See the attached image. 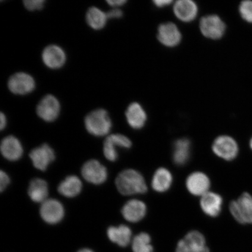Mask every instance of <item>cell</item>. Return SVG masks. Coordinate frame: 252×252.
Returning a JSON list of instances; mask_svg holds the SVG:
<instances>
[{"instance_id":"6da1fadb","label":"cell","mask_w":252,"mask_h":252,"mask_svg":"<svg viewBox=\"0 0 252 252\" xmlns=\"http://www.w3.org/2000/svg\"><path fill=\"white\" fill-rule=\"evenodd\" d=\"M115 183L118 191L125 196L144 194L147 191L143 176L134 169H126L120 173Z\"/></svg>"},{"instance_id":"7a4b0ae2","label":"cell","mask_w":252,"mask_h":252,"mask_svg":"<svg viewBox=\"0 0 252 252\" xmlns=\"http://www.w3.org/2000/svg\"><path fill=\"white\" fill-rule=\"evenodd\" d=\"M85 126L88 133L94 136L108 134L112 128V121L108 112L103 109L94 110L85 119Z\"/></svg>"},{"instance_id":"3957f363","label":"cell","mask_w":252,"mask_h":252,"mask_svg":"<svg viewBox=\"0 0 252 252\" xmlns=\"http://www.w3.org/2000/svg\"><path fill=\"white\" fill-rule=\"evenodd\" d=\"M199 29L202 35L207 39L216 40L221 39L226 32V25L218 15L204 16L199 23Z\"/></svg>"},{"instance_id":"277c9868","label":"cell","mask_w":252,"mask_h":252,"mask_svg":"<svg viewBox=\"0 0 252 252\" xmlns=\"http://www.w3.org/2000/svg\"><path fill=\"white\" fill-rule=\"evenodd\" d=\"M229 210L234 218L242 224L252 223V196L242 194L238 200L231 201Z\"/></svg>"},{"instance_id":"5b68a950","label":"cell","mask_w":252,"mask_h":252,"mask_svg":"<svg viewBox=\"0 0 252 252\" xmlns=\"http://www.w3.org/2000/svg\"><path fill=\"white\" fill-rule=\"evenodd\" d=\"M212 150L217 156L226 160L234 159L239 151L236 141L229 135H220L216 138L212 145Z\"/></svg>"},{"instance_id":"8992f818","label":"cell","mask_w":252,"mask_h":252,"mask_svg":"<svg viewBox=\"0 0 252 252\" xmlns=\"http://www.w3.org/2000/svg\"><path fill=\"white\" fill-rule=\"evenodd\" d=\"M157 39L163 46L169 48L178 46L182 42L181 31L175 24L166 22L159 25Z\"/></svg>"},{"instance_id":"52a82bcc","label":"cell","mask_w":252,"mask_h":252,"mask_svg":"<svg viewBox=\"0 0 252 252\" xmlns=\"http://www.w3.org/2000/svg\"><path fill=\"white\" fill-rule=\"evenodd\" d=\"M176 252H210L206 239L201 232L192 231L179 241Z\"/></svg>"},{"instance_id":"ba28073f","label":"cell","mask_w":252,"mask_h":252,"mask_svg":"<svg viewBox=\"0 0 252 252\" xmlns=\"http://www.w3.org/2000/svg\"><path fill=\"white\" fill-rule=\"evenodd\" d=\"M131 141L127 137L121 134H113L107 137L103 144V154L106 158L114 162L118 158L117 148L130 149Z\"/></svg>"},{"instance_id":"9c48e42d","label":"cell","mask_w":252,"mask_h":252,"mask_svg":"<svg viewBox=\"0 0 252 252\" xmlns=\"http://www.w3.org/2000/svg\"><path fill=\"white\" fill-rule=\"evenodd\" d=\"M81 174L86 180L94 185L103 184L108 178V172L98 160L91 159L84 163Z\"/></svg>"},{"instance_id":"30bf717a","label":"cell","mask_w":252,"mask_h":252,"mask_svg":"<svg viewBox=\"0 0 252 252\" xmlns=\"http://www.w3.org/2000/svg\"><path fill=\"white\" fill-rule=\"evenodd\" d=\"M61 112V104L52 94L43 97L37 105L36 112L39 117L47 122L55 121Z\"/></svg>"},{"instance_id":"8fae6325","label":"cell","mask_w":252,"mask_h":252,"mask_svg":"<svg viewBox=\"0 0 252 252\" xmlns=\"http://www.w3.org/2000/svg\"><path fill=\"white\" fill-rule=\"evenodd\" d=\"M64 208L56 199H47L42 203L40 209L41 217L49 224H56L61 221L64 216Z\"/></svg>"},{"instance_id":"7c38bea8","label":"cell","mask_w":252,"mask_h":252,"mask_svg":"<svg viewBox=\"0 0 252 252\" xmlns=\"http://www.w3.org/2000/svg\"><path fill=\"white\" fill-rule=\"evenodd\" d=\"M8 86L11 93L24 95L32 92L35 88V81L30 74L18 72L9 78Z\"/></svg>"},{"instance_id":"4fadbf2b","label":"cell","mask_w":252,"mask_h":252,"mask_svg":"<svg viewBox=\"0 0 252 252\" xmlns=\"http://www.w3.org/2000/svg\"><path fill=\"white\" fill-rule=\"evenodd\" d=\"M173 11L176 18L184 23H190L198 14L197 3L192 0H178L173 2Z\"/></svg>"},{"instance_id":"5bb4252c","label":"cell","mask_w":252,"mask_h":252,"mask_svg":"<svg viewBox=\"0 0 252 252\" xmlns=\"http://www.w3.org/2000/svg\"><path fill=\"white\" fill-rule=\"evenodd\" d=\"M30 158L33 165L40 171H45L55 159L54 151L48 144H43L31 151Z\"/></svg>"},{"instance_id":"9a60e30c","label":"cell","mask_w":252,"mask_h":252,"mask_svg":"<svg viewBox=\"0 0 252 252\" xmlns=\"http://www.w3.org/2000/svg\"><path fill=\"white\" fill-rule=\"evenodd\" d=\"M188 190L196 196H203L209 192L210 180L205 173L195 172L189 175L186 182Z\"/></svg>"},{"instance_id":"2e32d148","label":"cell","mask_w":252,"mask_h":252,"mask_svg":"<svg viewBox=\"0 0 252 252\" xmlns=\"http://www.w3.org/2000/svg\"><path fill=\"white\" fill-rule=\"evenodd\" d=\"M147 206L143 201L132 199L127 201L122 209L123 217L130 222H137L143 220L147 214Z\"/></svg>"},{"instance_id":"e0dca14e","label":"cell","mask_w":252,"mask_h":252,"mask_svg":"<svg viewBox=\"0 0 252 252\" xmlns=\"http://www.w3.org/2000/svg\"><path fill=\"white\" fill-rule=\"evenodd\" d=\"M127 124L135 130L144 127L147 121V115L143 106L138 102H133L127 107L126 111Z\"/></svg>"},{"instance_id":"ac0fdd59","label":"cell","mask_w":252,"mask_h":252,"mask_svg":"<svg viewBox=\"0 0 252 252\" xmlns=\"http://www.w3.org/2000/svg\"><path fill=\"white\" fill-rule=\"evenodd\" d=\"M42 60L47 67L58 69L64 65L66 61L65 53L61 47L50 45L44 49Z\"/></svg>"},{"instance_id":"d6986e66","label":"cell","mask_w":252,"mask_h":252,"mask_svg":"<svg viewBox=\"0 0 252 252\" xmlns=\"http://www.w3.org/2000/svg\"><path fill=\"white\" fill-rule=\"evenodd\" d=\"M1 152L5 159L15 161L23 156V147L17 138L9 135L1 141Z\"/></svg>"},{"instance_id":"ffe728a7","label":"cell","mask_w":252,"mask_h":252,"mask_svg":"<svg viewBox=\"0 0 252 252\" xmlns=\"http://www.w3.org/2000/svg\"><path fill=\"white\" fill-rule=\"evenodd\" d=\"M222 198L220 195L209 191L201 196L200 207L206 215L212 217L218 216L221 211Z\"/></svg>"},{"instance_id":"44dd1931","label":"cell","mask_w":252,"mask_h":252,"mask_svg":"<svg viewBox=\"0 0 252 252\" xmlns=\"http://www.w3.org/2000/svg\"><path fill=\"white\" fill-rule=\"evenodd\" d=\"M191 142L187 138H179L173 144V160L175 164L183 166L187 163L191 155Z\"/></svg>"},{"instance_id":"7402d4cb","label":"cell","mask_w":252,"mask_h":252,"mask_svg":"<svg viewBox=\"0 0 252 252\" xmlns=\"http://www.w3.org/2000/svg\"><path fill=\"white\" fill-rule=\"evenodd\" d=\"M107 235L113 243L119 247H126L131 241L132 232L127 225L112 226L107 230Z\"/></svg>"},{"instance_id":"603a6c76","label":"cell","mask_w":252,"mask_h":252,"mask_svg":"<svg viewBox=\"0 0 252 252\" xmlns=\"http://www.w3.org/2000/svg\"><path fill=\"white\" fill-rule=\"evenodd\" d=\"M173 177L171 172L165 168H159L154 173L151 185L154 190L163 193L171 188Z\"/></svg>"},{"instance_id":"cb8c5ba5","label":"cell","mask_w":252,"mask_h":252,"mask_svg":"<svg viewBox=\"0 0 252 252\" xmlns=\"http://www.w3.org/2000/svg\"><path fill=\"white\" fill-rule=\"evenodd\" d=\"M83 185L80 179L75 175L67 176L58 187L59 193L62 196L72 198L78 196L82 190Z\"/></svg>"},{"instance_id":"d4e9b609","label":"cell","mask_w":252,"mask_h":252,"mask_svg":"<svg viewBox=\"0 0 252 252\" xmlns=\"http://www.w3.org/2000/svg\"><path fill=\"white\" fill-rule=\"evenodd\" d=\"M48 193V185L43 179L35 178L30 182L28 188V194L34 202L43 203L47 200Z\"/></svg>"},{"instance_id":"484cf974","label":"cell","mask_w":252,"mask_h":252,"mask_svg":"<svg viewBox=\"0 0 252 252\" xmlns=\"http://www.w3.org/2000/svg\"><path fill=\"white\" fill-rule=\"evenodd\" d=\"M107 14L101 9L93 7L88 9L86 20L89 26L94 30H99L105 27L108 20Z\"/></svg>"},{"instance_id":"4316f807","label":"cell","mask_w":252,"mask_h":252,"mask_svg":"<svg viewBox=\"0 0 252 252\" xmlns=\"http://www.w3.org/2000/svg\"><path fill=\"white\" fill-rule=\"evenodd\" d=\"M132 249L134 252H153L150 236L146 232L135 236L132 241Z\"/></svg>"},{"instance_id":"83f0119b","label":"cell","mask_w":252,"mask_h":252,"mask_svg":"<svg viewBox=\"0 0 252 252\" xmlns=\"http://www.w3.org/2000/svg\"><path fill=\"white\" fill-rule=\"evenodd\" d=\"M239 12L243 20L249 23H252V1L245 0L239 7Z\"/></svg>"},{"instance_id":"f1b7e54d","label":"cell","mask_w":252,"mask_h":252,"mask_svg":"<svg viewBox=\"0 0 252 252\" xmlns=\"http://www.w3.org/2000/svg\"><path fill=\"white\" fill-rule=\"evenodd\" d=\"M45 2L44 0H25L24 4L28 10L35 11L42 9Z\"/></svg>"},{"instance_id":"f546056e","label":"cell","mask_w":252,"mask_h":252,"mask_svg":"<svg viewBox=\"0 0 252 252\" xmlns=\"http://www.w3.org/2000/svg\"><path fill=\"white\" fill-rule=\"evenodd\" d=\"M9 182H10V179L8 175L5 172L1 171L0 172V189L1 192L8 187Z\"/></svg>"},{"instance_id":"4dcf8cb0","label":"cell","mask_w":252,"mask_h":252,"mask_svg":"<svg viewBox=\"0 0 252 252\" xmlns=\"http://www.w3.org/2000/svg\"><path fill=\"white\" fill-rule=\"evenodd\" d=\"M106 14L108 19H117L121 18L124 13L121 9L115 8L109 11Z\"/></svg>"},{"instance_id":"1f68e13d","label":"cell","mask_w":252,"mask_h":252,"mask_svg":"<svg viewBox=\"0 0 252 252\" xmlns=\"http://www.w3.org/2000/svg\"><path fill=\"white\" fill-rule=\"evenodd\" d=\"M174 2L171 0H155L153 1L154 5L158 8H165Z\"/></svg>"},{"instance_id":"d6a6232c","label":"cell","mask_w":252,"mask_h":252,"mask_svg":"<svg viewBox=\"0 0 252 252\" xmlns=\"http://www.w3.org/2000/svg\"><path fill=\"white\" fill-rule=\"evenodd\" d=\"M106 2L112 7L117 8L124 5L127 2V1H125V0H109Z\"/></svg>"},{"instance_id":"836d02e7","label":"cell","mask_w":252,"mask_h":252,"mask_svg":"<svg viewBox=\"0 0 252 252\" xmlns=\"http://www.w3.org/2000/svg\"><path fill=\"white\" fill-rule=\"evenodd\" d=\"M0 128H1V130H3L5 127L6 125H7V118H6L5 115L3 113H1V115H0Z\"/></svg>"},{"instance_id":"e575fe53","label":"cell","mask_w":252,"mask_h":252,"mask_svg":"<svg viewBox=\"0 0 252 252\" xmlns=\"http://www.w3.org/2000/svg\"><path fill=\"white\" fill-rule=\"evenodd\" d=\"M78 252H94L93 251L89 250V249H83V250H81L79 251Z\"/></svg>"},{"instance_id":"d590c367","label":"cell","mask_w":252,"mask_h":252,"mask_svg":"<svg viewBox=\"0 0 252 252\" xmlns=\"http://www.w3.org/2000/svg\"><path fill=\"white\" fill-rule=\"evenodd\" d=\"M250 147L251 148V149L252 150V138H251V140L250 141Z\"/></svg>"}]
</instances>
